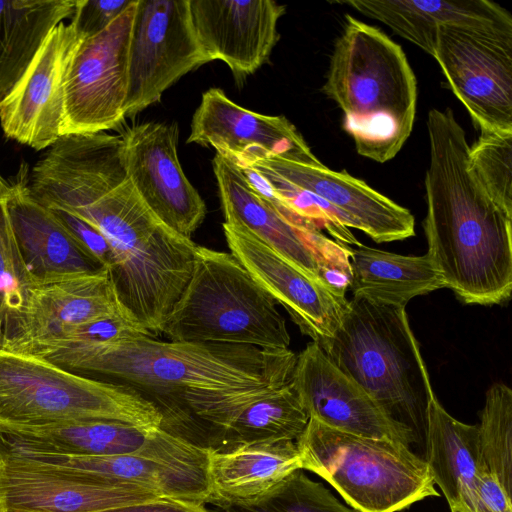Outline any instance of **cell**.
<instances>
[{"mask_svg": "<svg viewBox=\"0 0 512 512\" xmlns=\"http://www.w3.org/2000/svg\"><path fill=\"white\" fill-rule=\"evenodd\" d=\"M8 348L127 387L158 411L162 430L208 450L221 448L248 405L291 383L297 360L290 349L161 341L141 332L101 339L82 326Z\"/></svg>", "mask_w": 512, "mask_h": 512, "instance_id": "1", "label": "cell"}, {"mask_svg": "<svg viewBox=\"0 0 512 512\" xmlns=\"http://www.w3.org/2000/svg\"><path fill=\"white\" fill-rule=\"evenodd\" d=\"M44 202L102 234L124 318L151 337L160 335L191 278L198 245L149 209L128 179L123 158L100 153L71 163L48 184Z\"/></svg>", "mask_w": 512, "mask_h": 512, "instance_id": "2", "label": "cell"}, {"mask_svg": "<svg viewBox=\"0 0 512 512\" xmlns=\"http://www.w3.org/2000/svg\"><path fill=\"white\" fill-rule=\"evenodd\" d=\"M427 130V254L462 302L502 304L512 291V215L471 169L470 145L451 108L431 109Z\"/></svg>", "mask_w": 512, "mask_h": 512, "instance_id": "3", "label": "cell"}, {"mask_svg": "<svg viewBox=\"0 0 512 512\" xmlns=\"http://www.w3.org/2000/svg\"><path fill=\"white\" fill-rule=\"evenodd\" d=\"M345 19L322 89L342 110L358 154L384 163L412 132L416 77L399 44L375 26Z\"/></svg>", "mask_w": 512, "mask_h": 512, "instance_id": "4", "label": "cell"}, {"mask_svg": "<svg viewBox=\"0 0 512 512\" xmlns=\"http://www.w3.org/2000/svg\"><path fill=\"white\" fill-rule=\"evenodd\" d=\"M319 346L386 414L424 431L434 391L405 306L353 296L333 337Z\"/></svg>", "mask_w": 512, "mask_h": 512, "instance_id": "5", "label": "cell"}, {"mask_svg": "<svg viewBox=\"0 0 512 512\" xmlns=\"http://www.w3.org/2000/svg\"><path fill=\"white\" fill-rule=\"evenodd\" d=\"M161 334L169 341L289 349L276 301L231 254L197 246L191 278Z\"/></svg>", "mask_w": 512, "mask_h": 512, "instance_id": "6", "label": "cell"}, {"mask_svg": "<svg viewBox=\"0 0 512 512\" xmlns=\"http://www.w3.org/2000/svg\"><path fill=\"white\" fill-rule=\"evenodd\" d=\"M296 444L301 469L326 480L357 512H397L439 496L425 459L404 443L346 433L309 418Z\"/></svg>", "mask_w": 512, "mask_h": 512, "instance_id": "7", "label": "cell"}, {"mask_svg": "<svg viewBox=\"0 0 512 512\" xmlns=\"http://www.w3.org/2000/svg\"><path fill=\"white\" fill-rule=\"evenodd\" d=\"M92 420L155 428L161 416L125 386L0 348V429Z\"/></svg>", "mask_w": 512, "mask_h": 512, "instance_id": "8", "label": "cell"}, {"mask_svg": "<svg viewBox=\"0 0 512 512\" xmlns=\"http://www.w3.org/2000/svg\"><path fill=\"white\" fill-rule=\"evenodd\" d=\"M0 452L24 463L115 483L147 487L164 497L208 503L209 450L151 429L143 448L114 456H75L16 445L0 437Z\"/></svg>", "mask_w": 512, "mask_h": 512, "instance_id": "9", "label": "cell"}, {"mask_svg": "<svg viewBox=\"0 0 512 512\" xmlns=\"http://www.w3.org/2000/svg\"><path fill=\"white\" fill-rule=\"evenodd\" d=\"M432 56L480 132L512 133V24L442 26Z\"/></svg>", "mask_w": 512, "mask_h": 512, "instance_id": "10", "label": "cell"}, {"mask_svg": "<svg viewBox=\"0 0 512 512\" xmlns=\"http://www.w3.org/2000/svg\"><path fill=\"white\" fill-rule=\"evenodd\" d=\"M212 163L224 222L244 226L307 275L348 287L349 246L290 221L253 189L230 159L216 153Z\"/></svg>", "mask_w": 512, "mask_h": 512, "instance_id": "11", "label": "cell"}, {"mask_svg": "<svg viewBox=\"0 0 512 512\" xmlns=\"http://www.w3.org/2000/svg\"><path fill=\"white\" fill-rule=\"evenodd\" d=\"M136 4L103 31L81 39L72 55L63 85V136L104 132L125 119Z\"/></svg>", "mask_w": 512, "mask_h": 512, "instance_id": "12", "label": "cell"}, {"mask_svg": "<svg viewBox=\"0 0 512 512\" xmlns=\"http://www.w3.org/2000/svg\"><path fill=\"white\" fill-rule=\"evenodd\" d=\"M208 62L192 27L188 0H137L125 118L159 102L182 76Z\"/></svg>", "mask_w": 512, "mask_h": 512, "instance_id": "13", "label": "cell"}, {"mask_svg": "<svg viewBox=\"0 0 512 512\" xmlns=\"http://www.w3.org/2000/svg\"><path fill=\"white\" fill-rule=\"evenodd\" d=\"M223 231L230 253L303 334L318 344L333 337L348 307L346 289L307 275L240 224L224 222Z\"/></svg>", "mask_w": 512, "mask_h": 512, "instance_id": "14", "label": "cell"}, {"mask_svg": "<svg viewBox=\"0 0 512 512\" xmlns=\"http://www.w3.org/2000/svg\"><path fill=\"white\" fill-rule=\"evenodd\" d=\"M121 137L127 176L137 193L162 223L191 238L206 216V205L181 167L177 124L141 123Z\"/></svg>", "mask_w": 512, "mask_h": 512, "instance_id": "15", "label": "cell"}, {"mask_svg": "<svg viewBox=\"0 0 512 512\" xmlns=\"http://www.w3.org/2000/svg\"><path fill=\"white\" fill-rule=\"evenodd\" d=\"M81 39L71 21L61 22L45 38L0 103V124L7 138L39 151L63 136L64 78Z\"/></svg>", "mask_w": 512, "mask_h": 512, "instance_id": "16", "label": "cell"}, {"mask_svg": "<svg viewBox=\"0 0 512 512\" xmlns=\"http://www.w3.org/2000/svg\"><path fill=\"white\" fill-rule=\"evenodd\" d=\"M291 385L308 417L330 428L409 446L416 441L411 427L386 414L314 341L297 355Z\"/></svg>", "mask_w": 512, "mask_h": 512, "instance_id": "17", "label": "cell"}, {"mask_svg": "<svg viewBox=\"0 0 512 512\" xmlns=\"http://www.w3.org/2000/svg\"><path fill=\"white\" fill-rule=\"evenodd\" d=\"M268 171L290 185L313 194L347 216L353 228L377 243L399 241L415 234L411 212L346 171L310 165L275 155H253L234 162Z\"/></svg>", "mask_w": 512, "mask_h": 512, "instance_id": "18", "label": "cell"}, {"mask_svg": "<svg viewBox=\"0 0 512 512\" xmlns=\"http://www.w3.org/2000/svg\"><path fill=\"white\" fill-rule=\"evenodd\" d=\"M160 497L141 485L37 467L0 452V510L101 512Z\"/></svg>", "mask_w": 512, "mask_h": 512, "instance_id": "19", "label": "cell"}, {"mask_svg": "<svg viewBox=\"0 0 512 512\" xmlns=\"http://www.w3.org/2000/svg\"><path fill=\"white\" fill-rule=\"evenodd\" d=\"M187 143L211 146L233 162L253 155H275L310 165L322 164L286 117L243 108L220 88L203 93L192 117Z\"/></svg>", "mask_w": 512, "mask_h": 512, "instance_id": "20", "label": "cell"}, {"mask_svg": "<svg viewBox=\"0 0 512 512\" xmlns=\"http://www.w3.org/2000/svg\"><path fill=\"white\" fill-rule=\"evenodd\" d=\"M192 27L209 62H225L237 79L253 74L276 45L285 6L272 0H188Z\"/></svg>", "mask_w": 512, "mask_h": 512, "instance_id": "21", "label": "cell"}, {"mask_svg": "<svg viewBox=\"0 0 512 512\" xmlns=\"http://www.w3.org/2000/svg\"><path fill=\"white\" fill-rule=\"evenodd\" d=\"M123 317L108 269L33 281L18 312L0 324V341ZM125 319V318H124Z\"/></svg>", "mask_w": 512, "mask_h": 512, "instance_id": "22", "label": "cell"}, {"mask_svg": "<svg viewBox=\"0 0 512 512\" xmlns=\"http://www.w3.org/2000/svg\"><path fill=\"white\" fill-rule=\"evenodd\" d=\"M26 168L10 183L7 208L15 238L33 281L94 273L105 268L51 210L31 195ZM32 281V282H33Z\"/></svg>", "mask_w": 512, "mask_h": 512, "instance_id": "23", "label": "cell"}, {"mask_svg": "<svg viewBox=\"0 0 512 512\" xmlns=\"http://www.w3.org/2000/svg\"><path fill=\"white\" fill-rule=\"evenodd\" d=\"M301 469L295 441L209 450L210 504L218 509L256 502Z\"/></svg>", "mask_w": 512, "mask_h": 512, "instance_id": "24", "label": "cell"}, {"mask_svg": "<svg viewBox=\"0 0 512 512\" xmlns=\"http://www.w3.org/2000/svg\"><path fill=\"white\" fill-rule=\"evenodd\" d=\"M425 461L451 512H477V425L451 416L432 393L425 419Z\"/></svg>", "mask_w": 512, "mask_h": 512, "instance_id": "25", "label": "cell"}, {"mask_svg": "<svg viewBox=\"0 0 512 512\" xmlns=\"http://www.w3.org/2000/svg\"><path fill=\"white\" fill-rule=\"evenodd\" d=\"M388 26L395 34L432 56L442 26L512 24L511 14L489 0H349L335 1Z\"/></svg>", "mask_w": 512, "mask_h": 512, "instance_id": "26", "label": "cell"}, {"mask_svg": "<svg viewBox=\"0 0 512 512\" xmlns=\"http://www.w3.org/2000/svg\"><path fill=\"white\" fill-rule=\"evenodd\" d=\"M353 296L372 302L405 306L414 297L444 288L442 278L426 253L405 256L359 244L349 246Z\"/></svg>", "mask_w": 512, "mask_h": 512, "instance_id": "27", "label": "cell"}, {"mask_svg": "<svg viewBox=\"0 0 512 512\" xmlns=\"http://www.w3.org/2000/svg\"><path fill=\"white\" fill-rule=\"evenodd\" d=\"M151 429L120 421L92 420L7 427L0 429V437L12 444L50 452L114 456L141 450Z\"/></svg>", "mask_w": 512, "mask_h": 512, "instance_id": "28", "label": "cell"}, {"mask_svg": "<svg viewBox=\"0 0 512 512\" xmlns=\"http://www.w3.org/2000/svg\"><path fill=\"white\" fill-rule=\"evenodd\" d=\"M77 0H0V103L48 34L72 18Z\"/></svg>", "mask_w": 512, "mask_h": 512, "instance_id": "29", "label": "cell"}, {"mask_svg": "<svg viewBox=\"0 0 512 512\" xmlns=\"http://www.w3.org/2000/svg\"><path fill=\"white\" fill-rule=\"evenodd\" d=\"M308 421L290 383L248 405L229 426L219 450L242 444L296 442Z\"/></svg>", "mask_w": 512, "mask_h": 512, "instance_id": "30", "label": "cell"}, {"mask_svg": "<svg viewBox=\"0 0 512 512\" xmlns=\"http://www.w3.org/2000/svg\"><path fill=\"white\" fill-rule=\"evenodd\" d=\"M478 429L479 464L477 476L495 478L512 492V390L503 383L492 384L486 392Z\"/></svg>", "mask_w": 512, "mask_h": 512, "instance_id": "31", "label": "cell"}, {"mask_svg": "<svg viewBox=\"0 0 512 512\" xmlns=\"http://www.w3.org/2000/svg\"><path fill=\"white\" fill-rule=\"evenodd\" d=\"M221 512H357L341 503L322 483L310 479L302 469L285 478L262 499Z\"/></svg>", "mask_w": 512, "mask_h": 512, "instance_id": "32", "label": "cell"}, {"mask_svg": "<svg viewBox=\"0 0 512 512\" xmlns=\"http://www.w3.org/2000/svg\"><path fill=\"white\" fill-rule=\"evenodd\" d=\"M469 163L489 196L512 215V133L480 132Z\"/></svg>", "mask_w": 512, "mask_h": 512, "instance_id": "33", "label": "cell"}, {"mask_svg": "<svg viewBox=\"0 0 512 512\" xmlns=\"http://www.w3.org/2000/svg\"><path fill=\"white\" fill-rule=\"evenodd\" d=\"M135 0H77L71 18L76 32L84 39L107 28Z\"/></svg>", "mask_w": 512, "mask_h": 512, "instance_id": "34", "label": "cell"}, {"mask_svg": "<svg viewBox=\"0 0 512 512\" xmlns=\"http://www.w3.org/2000/svg\"><path fill=\"white\" fill-rule=\"evenodd\" d=\"M49 210L52 211L85 250L104 267H108L111 260V249L106 239L98 230L67 211L61 209Z\"/></svg>", "mask_w": 512, "mask_h": 512, "instance_id": "35", "label": "cell"}, {"mask_svg": "<svg viewBox=\"0 0 512 512\" xmlns=\"http://www.w3.org/2000/svg\"><path fill=\"white\" fill-rule=\"evenodd\" d=\"M101 512H211L204 503L160 497L155 500L131 504Z\"/></svg>", "mask_w": 512, "mask_h": 512, "instance_id": "36", "label": "cell"}, {"mask_svg": "<svg viewBox=\"0 0 512 512\" xmlns=\"http://www.w3.org/2000/svg\"><path fill=\"white\" fill-rule=\"evenodd\" d=\"M0 512H37V511L17 510V509H7V510H0Z\"/></svg>", "mask_w": 512, "mask_h": 512, "instance_id": "37", "label": "cell"}]
</instances>
